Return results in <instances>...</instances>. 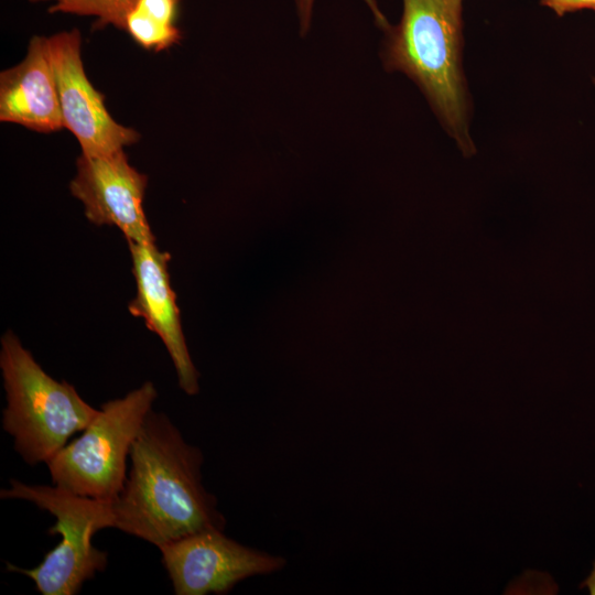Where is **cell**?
Wrapping results in <instances>:
<instances>
[{"label": "cell", "instance_id": "cell-4", "mask_svg": "<svg viewBox=\"0 0 595 595\" xmlns=\"http://www.w3.org/2000/svg\"><path fill=\"white\" fill-rule=\"evenodd\" d=\"M1 499H22L48 511L56 519L50 536L60 542L32 569L7 563V570L30 577L42 595H76L85 582L104 572L108 553L93 544L96 532L115 527L110 500L75 494L58 485H30L10 479L0 490Z\"/></svg>", "mask_w": 595, "mask_h": 595}, {"label": "cell", "instance_id": "cell-15", "mask_svg": "<svg viewBox=\"0 0 595 595\" xmlns=\"http://www.w3.org/2000/svg\"><path fill=\"white\" fill-rule=\"evenodd\" d=\"M585 586L588 587L589 593L592 595H595V563H594V569H593L591 575L581 585V587H585Z\"/></svg>", "mask_w": 595, "mask_h": 595}, {"label": "cell", "instance_id": "cell-10", "mask_svg": "<svg viewBox=\"0 0 595 595\" xmlns=\"http://www.w3.org/2000/svg\"><path fill=\"white\" fill-rule=\"evenodd\" d=\"M0 121L39 133L64 129L46 36L33 35L24 58L0 73Z\"/></svg>", "mask_w": 595, "mask_h": 595}, {"label": "cell", "instance_id": "cell-7", "mask_svg": "<svg viewBox=\"0 0 595 595\" xmlns=\"http://www.w3.org/2000/svg\"><path fill=\"white\" fill-rule=\"evenodd\" d=\"M64 128L77 140L85 155H107L140 140V133L113 119L104 95L89 80L82 58L78 29L46 36Z\"/></svg>", "mask_w": 595, "mask_h": 595}, {"label": "cell", "instance_id": "cell-1", "mask_svg": "<svg viewBox=\"0 0 595 595\" xmlns=\"http://www.w3.org/2000/svg\"><path fill=\"white\" fill-rule=\"evenodd\" d=\"M122 491L111 500L115 529L158 548L226 528L216 496L202 477L204 455L161 412L150 411L136 437Z\"/></svg>", "mask_w": 595, "mask_h": 595}, {"label": "cell", "instance_id": "cell-9", "mask_svg": "<svg viewBox=\"0 0 595 595\" xmlns=\"http://www.w3.org/2000/svg\"><path fill=\"white\" fill-rule=\"evenodd\" d=\"M128 244L137 285L136 298L128 310L133 316L143 318L147 327L165 345L180 388L190 396L196 394L199 391L198 372L185 343L175 293L170 284L167 263L171 256L160 251L155 242Z\"/></svg>", "mask_w": 595, "mask_h": 595}, {"label": "cell", "instance_id": "cell-5", "mask_svg": "<svg viewBox=\"0 0 595 595\" xmlns=\"http://www.w3.org/2000/svg\"><path fill=\"white\" fill-rule=\"evenodd\" d=\"M156 389L151 381L122 398L105 402L96 416L45 464L52 484L75 494L113 500L127 479V459L152 410Z\"/></svg>", "mask_w": 595, "mask_h": 595}, {"label": "cell", "instance_id": "cell-3", "mask_svg": "<svg viewBox=\"0 0 595 595\" xmlns=\"http://www.w3.org/2000/svg\"><path fill=\"white\" fill-rule=\"evenodd\" d=\"M0 368L7 399L2 429L31 466L46 463L98 413L72 385L47 375L10 331L1 338Z\"/></svg>", "mask_w": 595, "mask_h": 595}, {"label": "cell", "instance_id": "cell-12", "mask_svg": "<svg viewBox=\"0 0 595 595\" xmlns=\"http://www.w3.org/2000/svg\"><path fill=\"white\" fill-rule=\"evenodd\" d=\"M32 3H50V13H64L94 18L93 28L101 30L117 26L118 20L132 0H29Z\"/></svg>", "mask_w": 595, "mask_h": 595}, {"label": "cell", "instance_id": "cell-8", "mask_svg": "<svg viewBox=\"0 0 595 595\" xmlns=\"http://www.w3.org/2000/svg\"><path fill=\"white\" fill-rule=\"evenodd\" d=\"M148 176L133 167L125 150L107 155H80L69 190L82 202L87 219L119 228L128 241L154 242L143 198Z\"/></svg>", "mask_w": 595, "mask_h": 595}, {"label": "cell", "instance_id": "cell-2", "mask_svg": "<svg viewBox=\"0 0 595 595\" xmlns=\"http://www.w3.org/2000/svg\"><path fill=\"white\" fill-rule=\"evenodd\" d=\"M385 65L409 76L457 145L472 152L469 101L462 69V0H402Z\"/></svg>", "mask_w": 595, "mask_h": 595}, {"label": "cell", "instance_id": "cell-14", "mask_svg": "<svg viewBox=\"0 0 595 595\" xmlns=\"http://www.w3.org/2000/svg\"><path fill=\"white\" fill-rule=\"evenodd\" d=\"M541 3L558 15H563L578 10L595 11V0H541Z\"/></svg>", "mask_w": 595, "mask_h": 595}, {"label": "cell", "instance_id": "cell-6", "mask_svg": "<svg viewBox=\"0 0 595 595\" xmlns=\"http://www.w3.org/2000/svg\"><path fill=\"white\" fill-rule=\"evenodd\" d=\"M162 564L176 595H224L240 582L282 571V555L245 545L207 529L159 548Z\"/></svg>", "mask_w": 595, "mask_h": 595}, {"label": "cell", "instance_id": "cell-13", "mask_svg": "<svg viewBox=\"0 0 595 595\" xmlns=\"http://www.w3.org/2000/svg\"><path fill=\"white\" fill-rule=\"evenodd\" d=\"M294 1L298 9L299 19H300L301 32L305 33L311 23L314 0H294ZM364 1L368 4L369 9L374 13L378 23L380 25L387 26L388 24L385 18L382 17L381 12L379 11L376 1L375 0H364Z\"/></svg>", "mask_w": 595, "mask_h": 595}, {"label": "cell", "instance_id": "cell-11", "mask_svg": "<svg viewBox=\"0 0 595 595\" xmlns=\"http://www.w3.org/2000/svg\"><path fill=\"white\" fill-rule=\"evenodd\" d=\"M181 0H132L121 13L116 29L126 32L140 47L155 53L182 41L177 26Z\"/></svg>", "mask_w": 595, "mask_h": 595}]
</instances>
